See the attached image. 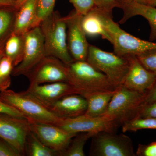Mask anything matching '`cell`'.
Instances as JSON below:
<instances>
[{
  "instance_id": "26",
  "label": "cell",
  "mask_w": 156,
  "mask_h": 156,
  "mask_svg": "<svg viewBox=\"0 0 156 156\" xmlns=\"http://www.w3.org/2000/svg\"><path fill=\"white\" fill-rule=\"evenodd\" d=\"M56 0H38L37 15L33 28L39 27L44 20L54 11Z\"/></svg>"
},
{
  "instance_id": "17",
  "label": "cell",
  "mask_w": 156,
  "mask_h": 156,
  "mask_svg": "<svg viewBox=\"0 0 156 156\" xmlns=\"http://www.w3.org/2000/svg\"><path fill=\"white\" fill-rule=\"evenodd\" d=\"M38 0H27L17 9L14 32L24 35L33 28L36 18Z\"/></svg>"
},
{
  "instance_id": "28",
  "label": "cell",
  "mask_w": 156,
  "mask_h": 156,
  "mask_svg": "<svg viewBox=\"0 0 156 156\" xmlns=\"http://www.w3.org/2000/svg\"><path fill=\"white\" fill-rule=\"evenodd\" d=\"M75 11L82 16L86 15L95 6V0H69Z\"/></svg>"
},
{
  "instance_id": "33",
  "label": "cell",
  "mask_w": 156,
  "mask_h": 156,
  "mask_svg": "<svg viewBox=\"0 0 156 156\" xmlns=\"http://www.w3.org/2000/svg\"><path fill=\"white\" fill-rule=\"evenodd\" d=\"M0 113L11 115L20 118H26L24 115L19 111L4 102L1 99H0Z\"/></svg>"
},
{
  "instance_id": "21",
  "label": "cell",
  "mask_w": 156,
  "mask_h": 156,
  "mask_svg": "<svg viewBox=\"0 0 156 156\" xmlns=\"http://www.w3.org/2000/svg\"><path fill=\"white\" fill-rule=\"evenodd\" d=\"M17 9H0V48L5 46L6 41L14 32Z\"/></svg>"
},
{
  "instance_id": "23",
  "label": "cell",
  "mask_w": 156,
  "mask_h": 156,
  "mask_svg": "<svg viewBox=\"0 0 156 156\" xmlns=\"http://www.w3.org/2000/svg\"><path fill=\"white\" fill-rule=\"evenodd\" d=\"M94 134L90 132L78 133L72 139L68 146L62 153L60 156H85L84 146L88 140Z\"/></svg>"
},
{
  "instance_id": "38",
  "label": "cell",
  "mask_w": 156,
  "mask_h": 156,
  "mask_svg": "<svg viewBox=\"0 0 156 156\" xmlns=\"http://www.w3.org/2000/svg\"><path fill=\"white\" fill-rule=\"evenodd\" d=\"M148 5L156 7V0H149V2Z\"/></svg>"
},
{
  "instance_id": "39",
  "label": "cell",
  "mask_w": 156,
  "mask_h": 156,
  "mask_svg": "<svg viewBox=\"0 0 156 156\" xmlns=\"http://www.w3.org/2000/svg\"><path fill=\"white\" fill-rule=\"evenodd\" d=\"M4 46L2 48H0V61L3 56H4Z\"/></svg>"
},
{
  "instance_id": "12",
  "label": "cell",
  "mask_w": 156,
  "mask_h": 156,
  "mask_svg": "<svg viewBox=\"0 0 156 156\" xmlns=\"http://www.w3.org/2000/svg\"><path fill=\"white\" fill-rule=\"evenodd\" d=\"M29 121V120H28ZM30 129L43 143L60 154V156L76 135L53 124L30 121Z\"/></svg>"
},
{
  "instance_id": "13",
  "label": "cell",
  "mask_w": 156,
  "mask_h": 156,
  "mask_svg": "<svg viewBox=\"0 0 156 156\" xmlns=\"http://www.w3.org/2000/svg\"><path fill=\"white\" fill-rule=\"evenodd\" d=\"M82 15L73 11L64 17L67 32L68 46L71 55L76 61H86L89 45L81 24Z\"/></svg>"
},
{
  "instance_id": "27",
  "label": "cell",
  "mask_w": 156,
  "mask_h": 156,
  "mask_svg": "<svg viewBox=\"0 0 156 156\" xmlns=\"http://www.w3.org/2000/svg\"><path fill=\"white\" fill-rule=\"evenodd\" d=\"M136 56L147 69L156 74V48L143 52Z\"/></svg>"
},
{
  "instance_id": "31",
  "label": "cell",
  "mask_w": 156,
  "mask_h": 156,
  "mask_svg": "<svg viewBox=\"0 0 156 156\" xmlns=\"http://www.w3.org/2000/svg\"><path fill=\"white\" fill-rule=\"evenodd\" d=\"M135 154L137 156H156V141L147 145L139 144Z\"/></svg>"
},
{
  "instance_id": "32",
  "label": "cell",
  "mask_w": 156,
  "mask_h": 156,
  "mask_svg": "<svg viewBox=\"0 0 156 156\" xmlns=\"http://www.w3.org/2000/svg\"><path fill=\"white\" fill-rule=\"evenodd\" d=\"M137 117L156 118V101L144 104Z\"/></svg>"
},
{
  "instance_id": "7",
  "label": "cell",
  "mask_w": 156,
  "mask_h": 156,
  "mask_svg": "<svg viewBox=\"0 0 156 156\" xmlns=\"http://www.w3.org/2000/svg\"><path fill=\"white\" fill-rule=\"evenodd\" d=\"M91 138L89 156H136L132 140L125 134L101 131Z\"/></svg>"
},
{
  "instance_id": "20",
  "label": "cell",
  "mask_w": 156,
  "mask_h": 156,
  "mask_svg": "<svg viewBox=\"0 0 156 156\" xmlns=\"http://www.w3.org/2000/svg\"><path fill=\"white\" fill-rule=\"evenodd\" d=\"M25 48V37L13 32L4 46V55L11 60L14 67L22 61Z\"/></svg>"
},
{
  "instance_id": "15",
  "label": "cell",
  "mask_w": 156,
  "mask_h": 156,
  "mask_svg": "<svg viewBox=\"0 0 156 156\" xmlns=\"http://www.w3.org/2000/svg\"><path fill=\"white\" fill-rule=\"evenodd\" d=\"M26 91L48 109L63 96L76 94L71 85L66 82L29 86Z\"/></svg>"
},
{
  "instance_id": "34",
  "label": "cell",
  "mask_w": 156,
  "mask_h": 156,
  "mask_svg": "<svg viewBox=\"0 0 156 156\" xmlns=\"http://www.w3.org/2000/svg\"><path fill=\"white\" fill-rule=\"evenodd\" d=\"M156 101V80L154 83L144 95V105Z\"/></svg>"
},
{
  "instance_id": "3",
  "label": "cell",
  "mask_w": 156,
  "mask_h": 156,
  "mask_svg": "<svg viewBox=\"0 0 156 156\" xmlns=\"http://www.w3.org/2000/svg\"><path fill=\"white\" fill-rule=\"evenodd\" d=\"M103 27L111 38L114 53L123 56H136L151 49H156V43L144 41L130 34L113 21L112 16L95 7Z\"/></svg>"
},
{
  "instance_id": "8",
  "label": "cell",
  "mask_w": 156,
  "mask_h": 156,
  "mask_svg": "<svg viewBox=\"0 0 156 156\" xmlns=\"http://www.w3.org/2000/svg\"><path fill=\"white\" fill-rule=\"evenodd\" d=\"M24 37L23 58L13 69L11 74L13 76L26 75L46 56L44 36L40 27L31 29Z\"/></svg>"
},
{
  "instance_id": "35",
  "label": "cell",
  "mask_w": 156,
  "mask_h": 156,
  "mask_svg": "<svg viewBox=\"0 0 156 156\" xmlns=\"http://www.w3.org/2000/svg\"><path fill=\"white\" fill-rule=\"evenodd\" d=\"M17 8L16 0H0V9Z\"/></svg>"
},
{
  "instance_id": "4",
  "label": "cell",
  "mask_w": 156,
  "mask_h": 156,
  "mask_svg": "<svg viewBox=\"0 0 156 156\" xmlns=\"http://www.w3.org/2000/svg\"><path fill=\"white\" fill-rule=\"evenodd\" d=\"M144 95L122 85L116 89L103 116L122 126L138 116L144 105Z\"/></svg>"
},
{
  "instance_id": "6",
  "label": "cell",
  "mask_w": 156,
  "mask_h": 156,
  "mask_svg": "<svg viewBox=\"0 0 156 156\" xmlns=\"http://www.w3.org/2000/svg\"><path fill=\"white\" fill-rule=\"evenodd\" d=\"M0 99L19 111L30 121L56 125L61 119L27 91L17 92L7 89L0 92Z\"/></svg>"
},
{
  "instance_id": "14",
  "label": "cell",
  "mask_w": 156,
  "mask_h": 156,
  "mask_svg": "<svg viewBox=\"0 0 156 156\" xmlns=\"http://www.w3.org/2000/svg\"><path fill=\"white\" fill-rule=\"evenodd\" d=\"M129 57V69L122 85L128 89L145 94L154 83L156 74L147 69L136 56Z\"/></svg>"
},
{
  "instance_id": "19",
  "label": "cell",
  "mask_w": 156,
  "mask_h": 156,
  "mask_svg": "<svg viewBox=\"0 0 156 156\" xmlns=\"http://www.w3.org/2000/svg\"><path fill=\"white\" fill-rule=\"evenodd\" d=\"M81 24L87 35L101 36L102 38L112 43L111 38L105 29L96 11L95 6L86 15L82 16Z\"/></svg>"
},
{
  "instance_id": "24",
  "label": "cell",
  "mask_w": 156,
  "mask_h": 156,
  "mask_svg": "<svg viewBox=\"0 0 156 156\" xmlns=\"http://www.w3.org/2000/svg\"><path fill=\"white\" fill-rule=\"evenodd\" d=\"M142 129H156V118L136 117L122 126L123 133L136 131Z\"/></svg>"
},
{
  "instance_id": "16",
  "label": "cell",
  "mask_w": 156,
  "mask_h": 156,
  "mask_svg": "<svg viewBox=\"0 0 156 156\" xmlns=\"http://www.w3.org/2000/svg\"><path fill=\"white\" fill-rule=\"evenodd\" d=\"M87 102L84 96L77 94L66 95L48 108L60 119L75 118L85 114Z\"/></svg>"
},
{
  "instance_id": "2",
  "label": "cell",
  "mask_w": 156,
  "mask_h": 156,
  "mask_svg": "<svg viewBox=\"0 0 156 156\" xmlns=\"http://www.w3.org/2000/svg\"><path fill=\"white\" fill-rule=\"evenodd\" d=\"M39 27L44 36L46 56L58 58L66 64L74 60L69 50L64 17H61L58 11H53Z\"/></svg>"
},
{
  "instance_id": "1",
  "label": "cell",
  "mask_w": 156,
  "mask_h": 156,
  "mask_svg": "<svg viewBox=\"0 0 156 156\" xmlns=\"http://www.w3.org/2000/svg\"><path fill=\"white\" fill-rule=\"evenodd\" d=\"M66 65L67 83L71 85L76 94L84 96L92 93L115 91L118 88L103 73L87 61L74 60Z\"/></svg>"
},
{
  "instance_id": "11",
  "label": "cell",
  "mask_w": 156,
  "mask_h": 156,
  "mask_svg": "<svg viewBox=\"0 0 156 156\" xmlns=\"http://www.w3.org/2000/svg\"><path fill=\"white\" fill-rule=\"evenodd\" d=\"M56 126L71 133L90 132L95 134L101 131L115 132L119 126L104 116L94 117L85 114L75 118L61 119Z\"/></svg>"
},
{
  "instance_id": "10",
  "label": "cell",
  "mask_w": 156,
  "mask_h": 156,
  "mask_svg": "<svg viewBox=\"0 0 156 156\" xmlns=\"http://www.w3.org/2000/svg\"><path fill=\"white\" fill-rule=\"evenodd\" d=\"M30 86L68 80L66 65L58 58L46 56L26 75Z\"/></svg>"
},
{
  "instance_id": "37",
  "label": "cell",
  "mask_w": 156,
  "mask_h": 156,
  "mask_svg": "<svg viewBox=\"0 0 156 156\" xmlns=\"http://www.w3.org/2000/svg\"><path fill=\"white\" fill-rule=\"evenodd\" d=\"M27 1V0H16V1H17V9Z\"/></svg>"
},
{
  "instance_id": "9",
  "label": "cell",
  "mask_w": 156,
  "mask_h": 156,
  "mask_svg": "<svg viewBox=\"0 0 156 156\" xmlns=\"http://www.w3.org/2000/svg\"><path fill=\"white\" fill-rule=\"evenodd\" d=\"M30 131L27 119L0 113V137L9 142L22 156L26 154V143Z\"/></svg>"
},
{
  "instance_id": "22",
  "label": "cell",
  "mask_w": 156,
  "mask_h": 156,
  "mask_svg": "<svg viewBox=\"0 0 156 156\" xmlns=\"http://www.w3.org/2000/svg\"><path fill=\"white\" fill-rule=\"evenodd\" d=\"M25 154L29 156H60L59 152L48 147L31 131L27 138Z\"/></svg>"
},
{
  "instance_id": "18",
  "label": "cell",
  "mask_w": 156,
  "mask_h": 156,
  "mask_svg": "<svg viewBox=\"0 0 156 156\" xmlns=\"http://www.w3.org/2000/svg\"><path fill=\"white\" fill-rule=\"evenodd\" d=\"M115 90L85 95L84 97L87 102V109L85 115L94 117L103 116L107 109Z\"/></svg>"
},
{
  "instance_id": "25",
  "label": "cell",
  "mask_w": 156,
  "mask_h": 156,
  "mask_svg": "<svg viewBox=\"0 0 156 156\" xmlns=\"http://www.w3.org/2000/svg\"><path fill=\"white\" fill-rule=\"evenodd\" d=\"M14 68L11 59L4 55L0 61V92L7 90L11 86V76Z\"/></svg>"
},
{
  "instance_id": "30",
  "label": "cell",
  "mask_w": 156,
  "mask_h": 156,
  "mask_svg": "<svg viewBox=\"0 0 156 156\" xmlns=\"http://www.w3.org/2000/svg\"><path fill=\"white\" fill-rule=\"evenodd\" d=\"M95 6L111 15L113 9L119 8V3L115 0H95Z\"/></svg>"
},
{
  "instance_id": "36",
  "label": "cell",
  "mask_w": 156,
  "mask_h": 156,
  "mask_svg": "<svg viewBox=\"0 0 156 156\" xmlns=\"http://www.w3.org/2000/svg\"><path fill=\"white\" fill-rule=\"evenodd\" d=\"M118 3H126L134 2L140 3V4H144V5H148L149 0H115Z\"/></svg>"
},
{
  "instance_id": "5",
  "label": "cell",
  "mask_w": 156,
  "mask_h": 156,
  "mask_svg": "<svg viewBox=\"0 0 156 156\" xmlns=\"http://www.w3.org/2000/svg\"><path fill=\"white\" fill-rule=\"evenodd\" d=\"M86 61L103 73L116 87L123 85L130 64L129 56L106 52L92 45H89Z\"/></svg>"
},
{
  "instance_id": "29",
  "label": "cell",
  "mask_w": 156,
  "mask_h": 156,
  "mask_svg": "<svg viewBox=\"0 0 156 156\" xmlns=\"http://www.w3.org/2000/svg\"><path fill=\"white\" fill-rule=\"evenodd\" d=\"M0 156H22L9 142L0 137Z\"/></svg>"
}]
</instances>
